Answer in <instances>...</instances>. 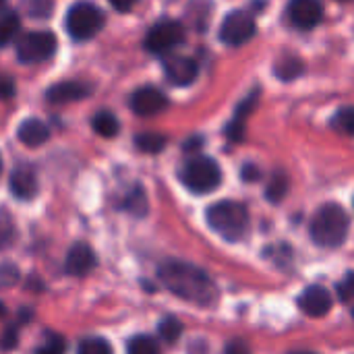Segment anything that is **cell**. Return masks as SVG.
<instances>
[{
	"mask_svg": "<svg viewBox=\"0 0 354 354\" xmlns=\"http://www.w3.org/2000/svg\"><path fill=\"white\" fill-rule=\"evenodd\" d=\"M160 282L178 299L201 309H212L220 301V292L209 274L187 261H166L158 270Z\"/></svg>",
	"mask_w": 354,
	"mask_h": 354,
	"instance_id": "1",
	"label": "cell"
},
{
	"mask_svg": "<svg viewBox=\"0 0 354 354\" xmlns=\"http://www.w3.org/2000/svg\"><path fill=\"white\" fill-rule=\"evenodd\" d=\"M309 230L315 245L326 249H336L348 236L351 218L340 203H326L315 212Z\"/></svg>",
	"mask_w": 354,
	"mask_h": 354,
	"instance_id": "2",
	"label": "cell"
},
{
	"mask_svg": "<svg viewBox=\"0 0 354 354\" xmlns=\"http://www.w3.org/2000/svg\"><path fill=\"white\" fill-rule=\"evenodd\" d=\"M207 224L214 232H218L228 243H239L245 239L249 230V212L239 201H218L214 203L207 214Z\"/></svg>",
	"mask_w": 354,
	"mask_h": 354,
	"instance_id": "3",
	"label": "cell"
},
{
	"mask_svg": "<svg viewBox=\"0 0 354 354\" xmlns=\"http://www.w3.org/2000/svg\"><path fill=\"white\" fill-rule=\"evenodd\" d=\"M180 178L189 191H193L197 195H205L220 187L222 170L216 160H212L207 156H195L183 166Z\"/></svg>",
	"mask_w": 354,
	"mask_h": 354,
	"instance_id": "4",
	"label": "cell"
},
{
	"mask_svg": "<svg viewBox=\"0 0 354 354\" xmlns=\"http://www.w3.org/2000/svg\"><path fill=\"white\" fill-rule=\"evenodd\" d=\"M104 23H106V17H104L102 8H97L91 2H85V0L73 4L64 19L66 31L75 41H87V39L95 37L102 31Z\"/></svg>",
	"mask_w": 354,
	"mask_h": 354,
	"instance_id": "5",
	"label": "cell"
},
{
	"mask_svg": "<svg viewBox=\"0 0 354 354\" xmlns=\"http://www.w3.org/2000/svg\"><path fill=\"white\" fill-rule=\"evenodd\" d=\"M56 52V37L50 31H27L17 39V58L25 64L48 60Z\"/></svg>",
	"mask_w": 354,
	"mask_h": 354,
	"instance_id": "6",
	"label": "cell"
},
{
	"mask_svg": "<svg viewBox=\"0 0 354 354\" xmlns=\"http://www.w3.org/2000/svg\"><path fill=\"white\" fill-rule=\"evenodd\" d=\"M187 37V29L178 21H160L145 35V50L151 54H164L180 46Z\"/></svg>",
	"mask_w": 354,
	"mask_h": 354,
	"instance_id": "7",
	"label": "cell"
},
{
	"mask_svg": "<svg viewBox=\"0 0 354 354\" xmlns=\"http://www.w3.org/2000/svg\"><path fill=\"white\" fill-rule=\"evenodd\" d=\"M257 33V25L251 15L243 10H232L220 25V39L226 46H243L251 41Z\"/></svg>",
	"mask_w": 354,
	"mask_h": 354,
	"instance_id": "8",
	"label": "cell"
},
{
	"mask_svg": "<svg viewBox=\"0 0 354 354\" xmlns=\"http://www.w3.org/2000/svg\"><path fill=\"white\" fill-rule=\"evenodd\" d=\"M168 97L156 87H141L131 95V108L137 116H156L168 108Z\"/></svg>",
	"mask_w": 354,
	"mask_h": 354,
	"instance_id": "9",
	"label": "cell"
},
{
	"mask_svg": "<svg viewBox=\"0 0 354 354\" xmlns=\"http://www.w3.org/2000/svg\"><path fill=\"white\" fill-rule=\"evenodd\" d=\"M288 19L299 29H313L324 19V6L319 0H290Z\"/></svg>",
	"mask_w": 354,
	"mask_h": 354,
	"instance_id": "10",
	"label": "cell"
},
{
	"mask_svg": "<svg viewBox=\"0 0 354 354\" xmlns=\"http://www.w3.org/2000/svg\"><path fill=\"white\" fill-rule=\"evenodd\" d=\"M332 295L328 288L324 286H309L303 290V295L299 297V309L307 315V317H324L330 313L332 309Z\"/></svg>",
	"mask_w": 354,
	"mask_h": 354,
	"instance_id": "11",
	"label": "cell"
},
{
	"mask_svg": "<svg viewBox=\"0 0 354 354\" xmlns=\"http://www.w3.org/2000/svg\"><path fill=\"white\" fill-rule=\"evenodd\" d=\"M93 93V87L83 81H62L54 83L46 91V100L50 104H71V102H81L87 95Z\"/></svg>",
	"mask_w": 354,
	"mask_h": 354,
	"instance_id": "12",
	"label": "cell"
},
{
	"mask_svg": "<svg viewBox=\"0 0 354 354\" xmlns=\"http://www.w3.org/2000/svg\"><path fill=\"white\" fill-rule=\"evenodd\" d=\"M164 75L166 79L176 85V87H187L191 85L197 75H199V66L193 58H185V56H176V58H170L166 60L164 64Z\"/></svg>",
	"mask_w": 354,
	"mask_h": 354,
	"instance_id": "13",
	"label": "cell"
},
{
	"mask_svg": "<svg viewBox=\"0 0 354 354\" xmlns=\"http://www.w3.org/2000/svg\"><path fill=\"white\" fill-rule=\"evenodd\" d=\"M10 191L21 201H29V199H33L37 195V191H39L37 176H35V170L29 164H19L10 172Z\"/></svg>",
	"mask_w": 354,
	"mask_h": 354,
	"instance_id": "14",
	"label": "cell"
},
{
	"mask_svg": "<svg viewBox=\"0 0 354 354\" xmlns=\"http://www.w3.org/2000/svg\"><path fill=\"white\" fill-rule=\"evenodd\" d=\"M95 268V253L89 245L85 243H77L68 249L66 261H64V270L71 276H87L91 270Z\"/></svg>",
	"mask_w": 354,
	"mask_h": 354,
	"instance_id": "15",
	"label": "cell"
},
{
	"mask_svg": "<svg viewBox=\"0 0 354 354\" xmlns=\"http://www.w3.org/2000/svg\"><path fill=\"white\" fill-rule=\"evenodd\" d=\"M17 137L27 147H39L50 139V129L39 118H27L19 124Z\"/></svg>",
	"mask_w": 354,
	"mask_h": 354,
	"instance_id": "16",
	"label": "cell"
},
{
	"mask_svg": "<svg viewBox=\"0 0 354 354\" xmlns=\"http://www.w3.org/2000/svg\"><path fill=\"white\" fill-rule=\"evenodd\" d=\"M257 106V91H253L239 108H236V112H234V118H232V122L226 127V135H228V139L230 141H241L243 139V131H245V120H247V116L251 114V110Z\"/></svg>",
	"mask_w": 354,
	"mask_h": 354,
	"instance_id": "17",
	"label": "cell"
},
{
	"mask_svg": "<svg viewBox=\"0 0 354 354\" xmlns=\"http://www.w3.org/2000/svg\"><path fill=\"white\" fill-rule=\"evenodd\" d=\"M274 71H276L278 79L292 81V79H297V77H301L305 73V62L297 54H284L282 58H278Z\"/></svg>",
	"mask_w": 354,
	"mask_h": 354,
	"instance_id": "18",
	"label": "cell"
},
{
	"mask_svg": "<svg viewBox=\"0 0 354 354\" xmlns=\"http://www.w3.org/2000/svg\"><path fill=\"white\" fill-rule=\"evenodd\" d=\"M91 124H93V131H95L100 137H106V139L116 137L118 131H120V122H118V118H116L110 110H100V112L93 116Z\"/></svg>",
	"mask_w": 354,
	"mask_h": 354,
	"instance_id": "19",
	"label": "cell"
},
{
	"mask_svg": "<svg viewBox=\"0 0 354 354\" xmlns=\"http://www.w3.org/2000/svg\"><path fill=\"white\" fill-rule=\"evenodd\" d=\"M147 207H149L147 195H145V191H143L141 185L133 187V189L127 193L124 201H122V209L129 212V214H133L135 218H143V216L147 214Z\"/></svg>",
	"mask_w": 354,
	"mask_h": 354,
	"instance_id": "20",
	"label": "cell"
},
{
	"mask_svg": "<svg viewBox=\"0 0 354 354\" xmlns=\"http://www.w3.org/2000/svg\"><path fill=\"white\" fill-rule=\"evenodd\" d=\"M288 189H290L288 174H286V172H282V170H276V172L272 174L270 183H268L266 197H268V201H272V203H280V201L286 197Z\"/></svg>",
	"mask_w": 354,
	"mask_h": 354,
	"instance_id": "21",
	"label": "cell"
},
{
	"mask_svg": "<svg viewBox=\"0 0 354 354\" xmlns=\"http://www.w3.org/2000/svg\"><path fill=\"white\" fill-rule=\"evenodd\" d=\"M166 143H168V139L162 133H139L135 137V145L143 153H160V151H164Z\"/></svg>",
	"mask_w": 354,
	"mask_h": 354,
	"instance_id": "22",
	"label": "cell"
},
{
	"mask_svg": "<svg viewBox=\"0 0 354 354\" xmlns=\"http://www.w3.org/2000/svg\"><path fill=\"white\" fill-rule=\"evenodd\" d=\"M21 29V19L15 10H6L0 15V46H6L17 37Z\"/></svg>",
	"mask_w": 354,
	"mask_h": 354,
	"instance_id": "23",
	"label": "cell"
},
{
	"mask_svg": "<svg viewBox=\"0 0 354 354\" xmlns=\"http://www.w3.org/2000/svg\"><path fill=\"white\" fill-rule=\"evenodd\" d=\"M77 354H114L112 344L106 338H83L77 346Z\"/></svg>",
	"mask_w": 354,
	"mask_h": 354,
	"instance_id": "24",
	"label": "cell"
},
{
	"mask_svg": "<svg viewBox=\"0 0 354 354\" xmlns=\"http://www.w3.org/2000/svg\"><path fill=\"white\" fill-rule=\"evenodd\" d=\"M129 354H160V346L151 336H133L127 346Z\"/></svg>",
	"mask_w": 354,
	"mask_h": 354,
	"instance_id": "25",
	"label": "cell"
},
{
	"mask_svg": "<svg viewBox=\"0 0 354 354\" xmlns=\"http://www.w3.org/2000/svg\"><path fill=\"white\" fill-rule=\"evenodd\" d=\"M332 127L342 133V135H353L354 133V110L351 106H344L340 108L334 118H332Z\"/></svg>",
	"mask_w": 354,
	"mask_h": 354,
	"instance_id": "26",
	"label": "cell"
},
{
	"mask_svg": "<svg viewBox=\"0 0 354 354\" xmlns=\"http://www.w3.org/2000/svg\"><path fill=\"white\" fill-rule=\"evenodd\" d=\"M180 334H183V326H180V322L176 317H164L162 319V324H160V338L164 342L174 344V342H178Z\"/></svg>",
	"mask_w": 354,
	"mask_h": 354,
	"instance_id": "27",
	"label": "cell"
},
{
	"mask_svg": "<svg viewBox=\"0 0 354 354\" xmlns=\"http://www.w3.org/2000/svg\"><path fill=\"white\" fill-rule=\"evenodd\" d=\"M25 10L31 19H48L52 15V2L50 0H27Z\"/></svg>",
	"mask_w": 354,
	"mask_h": 354,
	"instance_id": "28",
	"label": "cell"
},
{
	"mask_svg": "<svg viewBox=\"0 0 354 354\" xmlns=\"http://www.w3.org/2000/svg\"><path fill=\"white\" fill-rule=\"evenodd\" d=\"M35 354H64V342L58 336H50L44 346L37 348Z\"/></svg>",
	"mask_w": 354,
	"mask_h": 354,
	"instance_id": "29",
	"label": "cell"
},
{
	"mask_svg": "<svg viewBox=\"0 0 354 354\" xmlns=\"http://www.w3.org/2000/svg\"><path fill=\"white\" fill-rule=\"evenodd\" d=\"M12 239H15V228L8 222L0 220V251L6 249V247H10Z\"/></svg>",
	"mask_w": 354,
	"mask_h": 354,
	"instance_id": "30",
	"label": "cell"
},
{
	"mask_svg": "<svg viewBox=\"0 0 354 354\" xmlns=\"http://www.w3.org/2000/svg\"><path fill=\"white\" fill-rule=\"evenodd\" d=\"M224 354H253L251 346L245 342V340H230L226 346H224Z\"/></svg>",
	"mask_w": 354,
	"mask_h": 354,
	"instance_id": "31",
	"label": "cell"
},
{
	"mask_svg": "<svg viewBox=\"0 0 354 354\" xmlns=\"http://www.w3.org/2000/svg\"><path fill=\"white\" fill-rule=\"evenodd\" d=\"M353 282H354L353 272H348V274H346V278H344V282H342V284H338V295H340V299H342L344 303H351V297H353Z\"/></svg>",
	"mask_w": 354,
	"mask_h": 354,
	"instance_id": "32",
	"label": "cell"
},
{
	"mask_svg": "<svg viewBox=\"0 0 354 354\" xmlns=\"http://www.w3.org/2000/svg\"><path fill=\"white\" fill-rule=\"evenodd\" d=\"M259 168L255 166V164H245V168H243V180L245 183H255V180H259Z\"/></svg>",
	"mask_w": 354,
	"mask_h": 354,
	"instance_id": "33",
	"label": "cell"
},
{
	"mask_svg": "<svg viewBox=\"0 0 354 354\" xmlns=\"http://www.w3.org/2000/svg\"><path fill=\"white\" fill-rule=\"evenodd\" d=\"M15 93V85L8 77H0V100H8Z\"/></svg>",
	"mask_w": 354,
	"mask_h": 354,
	"instance_id": "34",
	"label": "cell"
},
{
	"mask_svg": "<svg viewBox=\"0 0 354 354\" xmlns=\"http://www.w3.org/2000/svg\"><path fill=\"white\" fill-rule=\"evenodd\" d=\"M116 10H120V12H127V10H131L139 0H108Z\"/></svg>",
	"mask_w": 354,
	"mask_h": 354,
	"instance_id": "35",
	"label": "cell"
},
{
	"mask_svg": "<svg viewBox=\"0 0 354 354\" xmlns=\"http://www.w3.org/2000/svg\"><path fill=\"white\" fill-rule=\"evenodd\" d=\"M187 353L189 354H207V344H205L201 338H197V340H193V342H191V346L187 348Z\"/></svg>",
	"mask_w": 354,
	"mask_h": 354,
	"instance_id": "36",
	"label": "cell"
},
{
	"mask_svg": "<svg viewBox=\"0 0 354 354\" xmlns=\"http://www.w3.org/2000/svg\"><path fill=\"white\" fill-rule=\"evenodd\" d=\"M4 2H6V0H0V8H2V6H4Z\"/></svg>",
	"mask_w": 354,
	"mask_h": 354,
	"instance_id": "37",
	"label": "cell"
},
{
	"mask_svg": "<svg viewBox=\"0 0 354 354\" xmlns=\"http://www.w3.org/2000/svg\"><path fill=\"white\" fill-rule=\"evenodd\" d=\"M0 174H2V158H0Z\"/></svg>",
	"mask_w": 354,
	"mask_h": 354,
	"instance_id": "38",
	"label": "cell"
},
{
	"mask_svg": "<svg viewBox=\"0 0 354 354\" xmlns=\"http://www.w3.org/2000/svg\"><path fill=\"white\" fill-rule=\"evenodd\" d=\"M292 354H311V353H292Z\"/></svg>",
	"mask_w": 354,
	"mask_h": 354,
	"instance_id": "39",
	"label": "cell"
},
{
	"mask_svg": "<svg viewBox=\"0 0 354 354\" xmlns=\"http://www.w3.org/2000/svg\"><path fill=\"white\" fill-rule=\"evenodd\" d=\"M2 311H4V309H2V305H0V313H2Z\"/></svg>",
	"mask_w": 354,
	"mask_h": 354,
	"instance_id": "40",
	"label": "cell"
},
{
	"mask_svg": "<svg viewBox=\"0 0 354 354\" xmlns=\"http://www.w3.org/2000/svg\"><path fill=\"white\" fill-rule=\"evenodd\" d=\"M340 2H348V0H340Z\"/></svg>",
	"mask_w": 354,
	"mask_h": 354,
	"instance_id": "41",
	"label": "cell"
}]
</instances>
